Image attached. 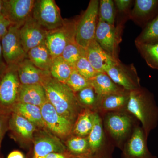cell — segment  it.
Segmentation results:
<instances>
[{
	"label": "cell",
	"instance_id": "cell-1",
	"mask_svg": "<svg viewBox=\"0 0 158 158\" xmlns=\"http://www.w3.org/2000/svg\"><path fill=\"white\" fill-rule=\"evenodd\" d=\"M126 110L141 123L148 139L158 125V106L153 94L141 86L131 90Z\"/></svg>",
	"mask_w": 158,
	"mask_h": 158
},
{
	"label": "cell",
	"instance_id": "cell-2",
	"mask_svg": "<svg viewBox=\"0 0 158 158\" xmlns=\"http://www.w3.org/2000/svg\"><path fill=\"white\" fill-rule=\"evenodd\" d=\"M47 98L60 115L74 124L83 108L75 93L65 83L51 77L44 85Z\"/></svg>",
	"mask_w": 158,
	"mask_h": 158
},
{
	"label": "cell",
	"instance_id": "cell-3",
	"mask_svg": "<svg viewBox=\"0 0 158 158\" xmlns=\"http://www.w3.org/2000/svg\"><path fill=\"white\" fill-rule=\"evenodd\" d=\"M104 128L115 145L122 150L139 122L126 110L110 112L101 115Z\"/></svg>",
	"mask_w": 158,
	"mask_h": 158
},
{
	"label": "cell",
	"instance_id": "cell-4",
	"mask_svg": "<svg viewBox=\"0 0 158 158\" xmlns=\"http://www.w3.org/2000/svg\"><path fill=\"white\" fill-rule=\"evenodd\" d=\"M90 158H113L115 146L107 135L103 125L101 116L94 113V124L87 137Z\"/></svg>",
	"mask_w": 158,
	"mask_h": 158
},
{
	"label": "cell",
	"instance_id": "cell-5",
	"mask_svg": "<svg viewBox=\"0 0 158 158\" xmlns=\"http://www.w3.org/2000/svg\"><path fill=\"white\" fill-rule=\"evenodd\" d=\"M99 1H90L88 8L77 21L75 40L85 49L90 42L95 40L99 20Z\"/></svg>",
	"mask_w": 158,
	"mask_h": 158
},
{
	"label": "cell",
	"instance_id": "cell-6",
	"mask_svg": "<svg viewBox=\"0 0 158 158\" xmlns=\"http://www.w3.org/2000/svg\"><path fill=\"white\" fill-rule=\"evenodd\" d=\"M123 23L115 26L105 22L99 18L95 40L104 50L116 62L120 61L118 58L119 44L121 41Z\"/></svg>",
	"mask_w": 158,
	"mask_h": 158
},
{
	"label": "cell",
	"instance_id": "cell-7",
	"mask_svg": "<svg viewBox=\"0 0 158 158\" xmlns=\"http://www.w3.org/2000/svg\"><path fill=\"white\" fill-rule=\"evenodd\" d=\"M20 86L17 65H7L0 75V109L11 112L17 102Z\"/></svg>",
	"mask_w": 158,
	"mask_h": 158
},
{
	"label": "cell",
	"instance_id": "cell-8",
	"mask_svg": "<svg viewBox=\"0 0 158 158\" xmlns=\"http://www.w3.org/2000/svg\"><path fill=\"white\" fill-rule=\"evenodd\" d=\"M32 16L47 31L60 27L65 22L60 9L54 0L35 1Z\"/></svg>",
	"mask_w": 158,
	"mask_h": 158
},
{
	"label": "cell",
	"instance_id": "cell-9",
	"mask_svg": "<svg viewBox=\"0 0 158 158\" xmlns=\"http://www.w3.org/2000/svg\"><path fill=\"white\" fill-rule=\"evenodd\" d=\"M77 21L65 20L62 27L47 31L45 44L53 59L61 56L66 46L75 40Z\"/></svg>",
	"mask_w": 158,
	"mask_h": 158
},
{
	"label": "cell",
	"instance_id": "cell-10",
	"mask_svg": "<svg viewBox=\"0 0 158 158\" xmlns=\"http://www.w3.org/2000/svg\"><path fill=\"white\" fill-rule=\"evenodd\" d=\"M20 28L11 25L1 40L3 59L7 65H17L27 58L20 37Z\"/></svg>",
	"mask_w": 158,
	"mask_h": 158
},
{
	"label": "cell",
	"instance_id": "cell-11",
	"mask_svg": "<svg viewBox=\"0 0 158 158\" xmlns=\"http://www.w3.org/2000/svg\"><path fill=\"white\" fill-rule=\"evenodd\" d=\"M45 127L59 138L66 139L72 135L73 124L60 115L47 101L40 107Z\"/></svg>",
	"mask_w": 158,
	"mask_h": 158
},
{
	"label": "cell",
	"instance_id": "cell-12",
	"mask_svg": "<svg viewBox=\"0 0 158 158\" xmlns=\"http://www.w3.org/2000/svg\"><path fill=\"white\" fill-rule=\"evenodd\" d=\"M116 85L131 91L141 87V81L134 64L115 62L106 71Z\"/></svg>",
	"mask_w": 158,
	"mask_h": 158
},
{
	"label": "cell",
	"instance_id": "cell-13",
	"mask_svg": "<svg viewBox=\"0 0 158 158\" xmlns=\"http://www.w3.org/2000/svg\"><path fill=\"white\" fill-rule=\"evenodd\" d=\"M34 0H3V15L11 25L21 27L32 17Z\"/></svg>",
	"mask_w": 158,
	"mask_h": 158
},
{
	"label": "cell",
	"instance_id": "cell-14",
	"mask_svg": "<svg viewBox=\"0 0 158 158\" xmlns=\"http://www.w3.org/2000/svg\"><path fill=\"white\" fill-rule=\"evenodd\" d=\"M147 141L144 130L138 125L124 144L121 158H158L149 151Z\"/></svg>",
	"mask_w": 158,
	"mask_h": 158
},
{
	"label": "cell",
	"instance_id": "cell-15",
	"mask_svg": "<svg viewBox=\"0 0 158 158\" xmlns=\"http://www.w3.org/2000/svg\"><path fill=\"white\" fill-rule=\"evenodd\" d=\"M47 31L32 16L27 21L19 30L20 37L26 53L31 49L45 43Z\"/></svg>",
	"mask_w": 158,
	"mask_h": 158
},
{
	"label": "cell",
	"instance_id": "cell-16",
	"mask_svg": "<svg viewBox=\"0 0 158 158\" xmlns=\"http://www.w3.org/2000/svg\"><path fill=\"white\" fill-rule=\"evenodd\" d=\"M17 72L21 85H43L52 77L49 71L37 68L27 58L18 65Z\"/></svg>",
	"mask_w": 158,
	"mask_h": 158
},
{
	"label": "cell",
	"instance_id": "cell-17",
	"mask_svg": "<svg viewBox=\"0 0 158 158\" xmlns=\"http://www.w3.org/2000/svg\"><path fill=\"white\" fill-rule=\"evenodd\" d=\"M53 152L67 153L66 146L59 138L47 133H43L35 138L32 158H45Z\"/></svg>",
	"mask_w": 158,
	"mask_h": 158
},
{
	"label": "cell",
	"instance_id": "cell-18",
	"mask_svg": "<svg viewBox=\"0 0 158 158\" xmlns=\"http://www.w3.org/2000/svg\"><path fill=\"white\" fill-rule=\"evenodd\" d=\"M158 14V0H136L130 18L144 28Z\"/></svg>",
	"mask_w": 158,
	"mask_h": 158
},
{
	"label": "cell",
	"instance_id": "cell-19",
	"mask_svg": "<svg viewBox=\"0 0 158 158\" xmlns=\"http://www.w3.org/2000/svg\"><path fill=\"white\" fill-rule=\"evenodd\" d=\"M130 92L124 90L99 97L95 112L102 115L110 112L126 110L129 99Z\"/></svg>",
	"mask_w": 158,
	"mask_h": 158
},
{
	"label": "cell",
	"instance_id": "cell-20",
	"mask_svg": "<svg viewBox=\"0 0 158 158\" xmlns=\"http://www.w3.org/2000/svg\"><path fill=\"white\" fill-rule=\"evenodd\" d=\"M85 50L86 57L97 73H106L111 65L117 62L108 55L95 40Z\"/></svg>",
	"mask_w": 158,
	"mask_h": 158
},
{
	"label": "cell",
	"instance_id": "cell-21",
	"mask_svg": "<svg viewBox=\"0 0 158 158\" xmlns=\"http://www.w3.org/2000/svg\"><path fill=\"white\" fill-rule=\"evenodd\" d=\"M37 126L22 116L11 112L9 118V130L16 138L32 140Z\"/></svg>",
	"mask_w": 158,
	"mask_h": 158
},
{
	"label": "cell",
	"instance_id": "cell-22",
	"mask_svg": "<svg viewBox=\"0 0 158 158\" xmlns=\"http://www.w3.org/2000/svg\"><path fill=\"white\" fill-rule=\"evenodd\" d=\"M47 101L45 89L42 85H21L17 102L40 107Z\"/></svg>",
	"mask_w": 158,
	"mask_h": 158
},
{
	"label": "cell",
	"instance_id": "cell-23",
	"mask_svg": "<svg viewBox=\"0 0 158 158\" xmlns=\"http://www.w3.org/2000/svg\"><path fill=\"white\" fill-rule=\"evenodd\" d=\"M90 85L98 97L125 90L116 85L106 73H98L95 76L90 79Z\"/></svg>",
	"mask_w": 158,
	"mask_h": 158
},
{
	"label": "cell",
	"instance_id": "cell-24",
	"mask_svg": "<svg viewBox=\"0 0 158 158\" xmlns=\"http://www.w3.org/2000/svg\"><path fill=\"white\" fill-rule=\"evenodd\" d=\"M11 111L24 117L38 127H45L40 107L17 102L12 107Z\"/></svg>",
	"mask_w": 158,
	"mask_h": 158
},
{
	"label": "cell",
	"instance_id": "cell-25",
	"mask_svg": "<svg viewBox=\"0 0 158 158\" xmlns=\"http://www.w3.org/2000/svg\"><path fill=\"white\" fill-rule=\"evenodd\" d=\"M27 56L28 59L37 68L50 71L53 58L45 43L31 49Z\"/></svg>",
	"mask_w": 158,
	"mask_h": 158
},
{
	"label": "cell",
	"instance_id": "cell-26",
	"mask_svg": "<svg viewBox=\"0 0 158 158\" xmlns=\"http://www.w3.org/2000/svg\"><path fill=\"white\" fill-rule=\"evenodd\" d=\"M94 113L88 109H83L74 123L72 135L88 137L93 128Z\"/></svg>",
	"mask_w": 158,
	"mask_h": 158
},
{
	"label": "cell",
	"instance_id": "cell-27",
	"mask_svg": "<svg viewBox=\"0 0 158 158\" xmlns=\"http://www.w3.org/2000/svg\"><path fill=\"white\" fill-rule=\"evenodd\" d=\"M67 153L72 155L90 158V148L87 137L71 135L66 142Z\"/></svg>",
	"mask_w": 158,
	"mask_h": 158
},
{
	"label": "cell",
	"instance_id": "cell-28",
	"mask_svg": "<svg viewBox=\"0 0 158 158\" xmlns=\"http://www.w3.org/2000/svg\"><path fill=\"white\" fill-rule=\"evenodd\" d=\"M73 68L61 56L53 59L50 73L53 78L63 83H66Z\"/></svg>",
	"mask_w": 158,
	"mask_h": 158
},
{
	"label": "cell",
	"instance_id": "cell-29",
	"mask_svg": "<svg viewBox=\"0 0 158 158\" xmlns=\"http://www.w3.org/2000/svg\"><path fill=\"white\" fill-rule=\"evenodd\" d=\"M141 57L150 68L158 70V42L153 44H135Z\"/></svg>",
	"mask_w": 158,
	"mask_h": 158
},
{
	"label": "cell",
	"instance_id": "cell-30",
	"mask_svg": "<svg viewBox=\"0 0 158 158\" xmlns=\"http://www.w3.org/2000/svg\"><path fill=\"white\" fill-rule=\"evenodd\" d=\"M79 104L83 109L96 112L99 97L90 85L75 93Z\"/></svg>",
	"mask_w": 158,
	"mask_h": 158
},
{
	"label": "cell",
	"instance_id": "cell-31",
	"mask_svg": "<svg viewBox=\"0 0 158 158\" xmlns=\"http://www.w3.org/2000/svg\"><path fill=\"white\" fill-rule=\"evenodd\" d=\"M158 42V14L143 29L135 44H153Z\"/></svg>",
	"mask_w": 158,
	"mask_h": 158
},
{
	"label": "cell",
	"instance_id": "cell-32",
	"mask_svg": "<svg viewBox=\"0 0 158 158\" xmlns=\"http://www.w3.org/2000/svg\"><path fill=\"white\" fill-rule=\"evenodd\" d=\"M85 55L86 50L79 45L75 40H74L66 46L61 56L73 68L78 60Z\"/></svg>",
	"mask_w": 158,
	"mask_h": 158
},
{
	"label": "cell",
	"instance_id": "cell-33",
	"mask_svg": "<svg viewBox=\"0 0 158 158\" xmlns=\"http://www.w3.org/2000/svg\"><path fill=\"white\" fill-rule=\"evenodd\" d=\"M99 18L110 24L114 25L116 9L114 1L101 0L99 6Z\"/></svg>",
	"mask_w": 158,
	"mask_h": 158
},
{
	"label": "cell",
	"instance_id": "cell-34",
	"mask_svg": "<svg viewBox=\"0 0 158 158\" xmlns=\"http://www.w3.org/2000/svg\"><path fill=\"white\" fill-rule=\"evenodd\" d=\"M65 84L74 93L90 86V80L83 77L74 69Z\"/></svg>",
	"mask_w": 158,
	"mask_h": 158
},
{
	"label": "cell",
	"instance_id": "cell-35",
	"mask_svg": "<svg viewBox=\"0 0 158 158\" xmlns=\"http://www.w3.org/2000/svg\"><path fill=\"white\" fill-rule=\"evenodd\" d=\"M73 69L88 80L92 78L98 73L88 61L86 55L81 57L78 60Z\"/></svg>",
	"mask_w": 158,
	"mask_h": 158
},
{
	"label": "cell",
	"instance_id": "cell-36",
	"mask_svg": "<svg viewBox=\"0 0 158 158\" xmlns=\"http://www.w3.org/2000/svg\"><path fill=\"white\" fill-rule=\"evenodd\" d=\"M11 113L0 109V148L4 135L9 130V120Z\"/></svg>",
	"mask_w": 158,
	"mask_h": 158
},
{
	"label": "cell",
	"instance_id": "cell-37",
	"mask_svg": "<svg viewBox=\"0 0 158 158\" xmlns=\"http://www.w3.org/2000/svg\"><path fill=\"white\" fill-rule=\"evenodd\" d=\"M11 23L3 15H0V40L5 36L8 31Z\"/></svg>",
	"mask_w": 158,
	"mask_h": 158
},
{
	"label": "cell",
	"instance_id": "cell-38",
	"mask_svg": "<svg viewBox=\"0 0 158 158\" xmlns=\"http://www.w3.org/2000/svg\"><path fill=\"white\" fill-rule=\"evenodd\" d=\"M132 1L130 0H115V6L119 12H126L131 5Z\"/></svg>",
	"mask_w": 158,
	"mask_h": 158
},
{
	"label": "cell",
	"instance_id": "cell-39",
	"mask_svg": "<svg viewBox=\"0 0 158 158\" xmlns=\"http://www.w3.org/2000/svg\"><path fill=\"white\" fill-rule=\"evenodd\" d=\"M7 158H25L22 152L18 150H15L9 154Z\"/></svg>",
	"mask_w": 158,
	"mask_h": 158
},
{
	"label": "cell",
	"instance_id": "cell-40",
	"mask_svg": "<svg viewBox=\"0 0 158 158\" xmlns=\"http://www.w3.org/2000/svg\"><path fill=\"white\" fill-rule=\"evenodd\" d=\"M3 57L2 45H1V42H0V75L5 70V69H6L7 66V65L6 66V64H5V62H3Z\"/></svg>",
	"mask_w": 158,
	"mask_h": 158
},
{
	"label": "cell",
	"instance_id": "cell-41",
	"mask_svg": "<svg viewBox=\"0 0 158 158\" xmlns=\"http://www.w3.org/2000/svg\"><path fill=\"white\" fill-rule=\"evenodd\" d=\"M45 158H68V157H67V153L66 154H63L58 152H53L47 156Z\"/></svg>",
	"mask_w": 158,
	"mask_h": 158
},
{
	"label": "cell",
	"instance_id": "cell-42",
	"mask_svg": "<svg viewBox=\"0 0 158 158\" xmlns=\"http://www.w3.org/2000/svg\"><path fill=\"white\" fill-rule=\"evenodd\" d=\"M3 14V0H0V15Z\"/></svg>",
	"mask_w": 158,
	"mask_h": 158
},
{
	"label": "cell",
	"instance_id": "cell-43",
	"mask_svg": "<svg viewBox=\"0 0 158 158\" xmlns=\"http://www.w3.org/2000/svg\"><path fill=\"white\" fill-rule=\"evenodd\" d=\"M67 157H68V158H85L77 156L72 155L69 154L68 153H67Z\"/></svg>",
	"mask_w": 158,
	"mask_h": 158
},
{
	"label": "cell",
	"instance_id": "cell-44",
	"mask_svg": "<svg viewBox=\"0 0 158 158\" xmlns=\"http://www.w3.org/2000/svg\"><path fill=\"white\" fill-rule=\"evenodd\" d=\"M0 158H2V157H1V156H0Z\"/></svg>",
	"mask_w": 158,
	"mask_h": 158
}]
</instances>
